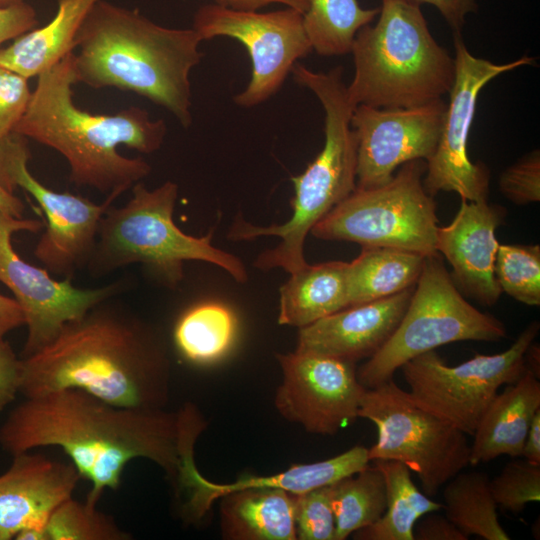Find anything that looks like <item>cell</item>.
Returning a JSON list of instances; mask_svg holds the SVG:
<instances>
[{
    "instance_id": "6da1fadb",
    "label": "cell",
    "mask_w": 540,
    "mask_h": 540,
    "mask_svg": "<svg viewBox=\"0 0 540 540\" xmlns=\"http://www.w3.org/2000/svg\"><path fill=\"white\" fill-rule=\"evenodd\" d=\"M206 425L190 403L175 412L128 408L64 389L26 398L0 428V444L13 455L60 447L90 481L85 502L96 506L106 489L119 488L124 468L136 458L158 465L176 491L184 469L195 462V443Z\"/></svg>"
},
{
    "instance_id": "7a4b0ae2",
    "label": "cell",
    "mask_w": 540,
    "mask_h": 540,
    "mask_svg": "<svg viewBox=\"0 0 540 540\" xmlns=\"http://www.w3.org/2000/svg\"><path fill=\"white\" fill-rule=\"evenodd\" d=\"M111 299L21 358L19 392L31 398L79 389L116 406L165 407L171 376L165 341L152 324Z\"/></svg>"
},
{
    "instance_id": "3957f363",
    "label": "cell",
    "mask_w": 540,
    "mask_h": 540,
    "mask_svg": "<svg viewBox=\"0 0 540 540\" xmlns=\"http://www.w3.org/2000/svg\"><path fill=\"white\" fill-rule=\"evenodd\" d=\"M74 52L37 77L27 109L14 128L60 153L69 165V180L106 195L124 193L151 172L142 158L125 157L119 145L150 154L159 150L167 134L163 119L154 120L140 107L114 114H93L73 100Z\"/></svg>"
},
{
    "instance_id": "277c9868",
    "label": "cell",
    "mask_w": 540,
    "mask_h": 540,
    "mask_svg": "<svg viewBox=\"0 0 540 540\" xmlns=\"http://www.w3.org/2000/svg\"><path fill=\"white\" fill-rule=\"evenodd\" d=\"M201 42L193 28L161 26L138 10L100 0L75 37L77 83L135 93L189 127L190 73L203 57Z\"/></svg>"
},
{
    "instance_id": "5b68a950",
    "label": "cell",
    "mask_w": 540,
    "mask_h": 540,
    "mask_svg": "<svg viewBox=\"0 0 540 540\" xmlns=\"http://www.w3.org/2000/svg\"><path fill=\"white\" fill-rule=\"evenodd\" d=\"M291 73L294 80L311 90L323 106V148L303 173L291 177L294 187L292 215L285 223L262 227L237 214L227 234L232 241L279 237L278 245L260 253L254 266L261 271L281 268L289 274L308 264L304 244L313 227L356 188L357 166V140L351 126L356 106L349 100L343 69L338 66L327 73L315 72L296 63Z\"/></svg>"
},
{
    "instance_id": "8992f818",
    "label": "cell",
    "mask_w": 540,
    "mask_h": 540,
    "mask_svg": "<svg viewBox=\"0 0 540 540\" xmlns=\"http://www.w3.org/2000/svg\"><path fill=\"white\" fill-rule=\"evenodd\" d=\"M378 20L353 42L354 77L347 86L354 106L410 108L442 99L455 79V62L427 25L420 4L382 0Z\"/></svg>"
},
{
    "instance_id": "52a82bcc",
    "label": "cell",
    "mask_w": 540,
    "mask_h": 540,
    "mask_svg": "<svg viewBox=\"0 0 540 540\" xmlns=\"http://www.w3.org/2000/svg\"><path fill=\"white\" fill-rule=\"evenodd\" d=\"M178 185L166 181L154 189L137 182L121 207L111 206L100 221L87 264L99 277L130 264H141L160 283L176 288L187 261H203L225 270L236 282L248 280L240 258L212 244L213 230L202 237L184 233L174 222Z\"/></svg>"
},
{
    "instance_id": "ba28073f",
    "label": "cell",
    "mask_w": 540,
    "mask_h": 540,
    "mask_svg": "<svg viewBox=\"0 0 540 540\" xmlns=\"http://www.w3.org/2000/svg\"><path fill=\"white\" fill-rule=\"evenodd\" d=\"M505 325L472 306L460 293L439 253L426 256L409 304L383 347L357 370L360 384L374 388L393 378L410 359L459 341H499Z\"/></svg>"
},
{
    "instance_id": "9c48e42d",
    "label": "cell",
    "mask_w": 540,
    "mask_h": 540,
    "mask_svg": "<svg viewBox=\"0 0 540 540\" xmlns=\"http://www.w3.org/2000/svg\"><path fill=\"white\" fill-rule=\"evenodd\" d=\"M425 172L426 162L413 160L385 184L356 187L310 233L321 240L397 248L425 257L438 253L436 203L424 188Z\"/></svg>"
},
{
    "instance_id": "30bf717a",
    "label": "cell",
    "mask_w": 540,
    "mask_h": 540,
    "mask_svg": "<svg viewBox=\"0 0 540 540\" xmlns=\"http://www.w3.org/2000/svg\"><path fill=\"white\" fill-rule=\"evenodd\" d=\"M358 417L377 428V441L368 448L369 461L404 464L417 474L429 497L469 465L467 435L420 406L393 378L365 388Z\"/></svg>"
},
{
    "instance_id": "8fae6325",
    "label": "cell",
    "mask_w": 540,
    "mask_h": 540,
    "mask_svg": "<svg viewBox=\"0 0 540 540\" xmlns=\"http://www.w3.org/2000/svg\"><path fill=\"white\" fill-rule=\"evenodd\" d=\"M531 322L505 351L476 354L456 366L447 365L434 351L416 356L400 368L412 398L422 407L472 436L503 385L514 383L525 371L524 355L539 332Z\"/></svg>"
},
{
    "instance_id": "7c38bea8",
    "label": "cell",
    "mask_w": 540,
    "mask_h": 540,
    "mask_svg": "<svg viewBox=\"0 0 540 540\" xmlns=\"http://www.w3.org/2000/svg\"><path fill=\"white\" fill-rule=\"evenodd\" d=\"M26 138L12 133L0 143V184L12 192L21 187L43 210L45 230L35 245L34 256L54 275L72 278L87 266L97 241L100 221L122 194L114 191L102 203L68 192H56L37 180L27 163Z\"/></svg>"
},
{
    "instance_id": "4fadbf2b",
    "label": "cell",
    "mask_w": 540,
    "mask_h": 540,
    "mask_svg": "<svg viewBox=\"0 0 540 540\" xmlns=\"http://www.w3.org/2000/svg\"><path fill=\"white\" fill-rule=\"evenodd\" d=\"M192 28L202 41L230 37L246 47L252 65L251 79L234 97L237 105L246 108L261 104L278 92L297 60L312 51L303 27V14L289 7L259 12L205 4L195 12Z\"/></svg>"
},
{
    "instance_id": "5bb4252c",
    "label": "cell",
    "mask_w": 540,
    "mask_h": 540,
    "mask_svg": "<svg viewBox=\"0 0 540 540\" xmlns=\"http://www.w3.org/2000/svg\"><path fill=\"white\" fill-rule=\"evenodd\" d=\"M455 79L449 91L442 131L433 155L426 161L425 190L455 192L467 201L488 200L489 171L483 163H472L467 141L477 98L482 88L502 73L531 65L534 58L523 56L512 62L496 64L472 55L461 33H454Z\"/></svg>"
},
{
    "instance_id": "9a60e30c",
    "label": "cell",
    "mask_w": 540,
    "mask_h": 540,
    "mask_svg": "<svg viewBox=\"0 0 540 540\" xmlns=\"http://www.w3.org/2000/svg\"><path fill=\"white\" fill-rule=\"evenodd\" d=\"M43 227L44 224L35 219L0 215V282L14 294L27 326L21 358L39 351L67 323L81 318L92 307L113 298L124 288L120 281L93 289L78 288L70 278L55 280L45 268L23 260L13 248V233H35Z\"/></svg>"
},
{
    "instance_id": "2e32d148",
    "label": "cell",
    "mask_w": 540,
    "mask_h": 540,
    "mask_svg": "<svg viewBox=\"0 0 540 540\" xmlns=\"http://www.w3.org/2000/svg\"><path fill=\"white\" fill-rule=\"evenodd\" d=\"M276 359L282 381L274 403L283 418L323 436L335 435L358 418L365 388L355 363L298 350L277 353Z\"/></svg>"
},
{
    "instance_id": "e0dca14e",
    "label": "cell",
    "mask_w": 540,
    "mask_h": 540,
    "mask_svg": "<svg viewBox=\"0 0 540 540\" xmlns=\"http://www.w3.org/2000/svg\"><path fill=\"white\" fill-rule=\"evenodd\" d=\"M446 108L442 99L410 108L357 105L351 117L357 140L356 187L380 186L399 166L427 161L437 147Z\"/></svg>"
},
{
    "instance_id": "ac0fdd59",
    "label": "cell",
    "mask_w": 540,
    "mask_h": 540,
    "mask_svg": "<svg viewBox=\"0 0 540 540\" xmlns=\"http://www.w3.org/2000/svg\"><path fill=\"white\" fill-rule=\"evenodd\" d=\"M13 456L0 476V540H47L49 517L72 497L81 476L72 463L42 454Z\"/></svg>"
},
{
    "instance_id": "d6986e66",
    "label": "cell",
    "mask_w": 540,
    "mask_h": 540,
    "mask_svg": "<svg viewBox=\"0 0 540 540\" xmlns=\"http://www.w3.org/2000/svg\"><path fill=\"white\" fill-rule=\"evenodd\" d=\"M505 216L501 205L461 199L450 224L437 229L436 250L450 263L455 285L485 306L497 303L502 293L494 274L500 245L495 233Z\"/></svg>"
},
{
    "instance_id": "ffe728a7",
    "label": "cell",
    "mask_w": 540,
    "mask_h": 540,
    "mask_svg": "<svg viewBox=\"0 0 540 540\" xmlns=\"http://www.w3.org/2000/svg\"><path fill=\"white\" fill-rule=\"evenodd\" d=\"M414 287L386 298L347 307L299 328L295 350L355 364L371 358L395 331Z\"/></svg>"
},
{
    "instance_id": "44dd1931",
    "label": "cell",
    "mask_w": 540,
    "mask_h": 540,
    "mask_svg": "<svg viewBox=\"0 0 540 540\" xmlns=\"http://www.w3.org/2000/svg\"><path fill=\"white\" fill-rule=\"evenodd\" d=\"M368 448L357 445L329 459L295 464L287 470L265 476H244L231 483H214L204 478L197 467L184 477L180 492H186L190 514L202 517L226 493L248 488H278L302 494L327 486L355 474L369 465Z\"/></svg>"
},
{
    "instance_id": "7402d4cb",
    "label": "cell",
    "mask_w": 540,
    "mask_h": 540,
    "mask_svg": "<svg viewBox=\"0 0 540 540\" xmlns=\"http://www.w3.org/2000/svg\"><path fill=\"white\" fill-rule=\"evenodd\" d=\"M540 410V382L530 370L497 393L481 417L470 445L469 465L502 455L521 457L535 414Z\"/></svg>"
},
{
    "instance_id": "603a6c76",
    "label": "cell",
    "mask_w": 540,
    "mask_h": 540,
    "mask_svg": "<svg viewBox=\"0 0 540 540\" xmlns=\"http://www.w3.org/2000/svg\"><path fill=\"white\" fill-rule=\"evenodd\" d=\"M218 500L224 539L297 540L294 494L278 488H248Z\"/></svg>"
},
{
    "instance_id": "cb8c5ba5",
    "label": "cell",
    "mask_w": 540,
    "mask_h": 540,
    "mask_svg": "<svg viewBox=\"0 0 540 540\" xmlns=\"http://www.w3.org/2000/svg\"><path fill=\"white\" fill-rule=\"evenodd\" d=\"M100 0H58L54 17L0 49V65L29 79L38 77L75 49L76 34L90 9Z\"/></svg>"
},
{
    "instance_id": "d4e9b609",
    "label": "cell",
    "mask_w": 540,
    "mask_h": 540,
    "mask_svg": "<svg viewBox=\"0 0 540 540\" xmlns=\"http://www.w3.org/2000/svg\"><path fill=\"white\" fill-rule=\"evenodd\" d=\"M347 307V262L307 264L279 289L278 323L302 328Z\"/></svg>"
},
{
    "instance_id": "484cf974",
    "label": "cell",
    "mask_w": 540,
    "mask_h": 540,
    "mask_svg": "<svg viewBox=\"0 0 540 540\" xmlns=\"http://www.w3.org/2000/svg\"><path fill=\"white\" fill-rule=\"evenodd\" d=\"M425 256L390 247H362L347 262L348 307L397 294L416 285Z\"/></svg>"
},
{
    "instance_id": "4316f807",
    "label": "cell",
    "mask_w": 540,
    "mask_h": 540,
    "mask_svg": "<svg viewBox=\"0 0 540 540\" xmlns=\"http://www.w3.org/2000/svg\"><path fill=\"white\" fill-rule=\"evenodd\" d=\"M386 485V509L382 517L370 526L354 532L356 540H414L417 521L443 508L421 492L414 484L411 470L392 460L374 461Z\"/></svg>"
},
{
    "instance_id": "83f0119b",
    "label": "cell",
    "mask_w": 540,
    "mask_h": 540,
    "mask_svg": "<svg viewBox=\"0 0 540 540\" xmlns=\"http://www.w3.org/2000/svg\"><path fill=\"white\" fill-rule=\"evenodd\" d=\"M445 516L468 538L509 540L500 524L490 478L483 471L459 472L444 487Z\"/></svg>"
},
{
    "instance_id": "f1b7e54d",
    "label": "cell",
    "mask_w": 540,
    "mask_h": 540,
    "mask_svg": "<svg viewBox=\"0 0 540 540\" xmlns=\"http://www.w3.org/2000/svg\"><path fill=\"white\" fill-rule=\"evenodd\" d=\"M237 330L233 311L219 302H203L188 308L174 328L179 352L189 361L205 364L222 357Z\"/></svg>"
},
{
    "instance_id": "f546056e",
    "label": "cell",
    "mask_w": 540,
    "mask_h": 540,
    "mask_svg": "<svg viewBox=\"0 0 540 540\" xmlns=\"http://www.w3.org/2000/svg\"><path fill=\"white\" fill-rule=\"evenodd\" d=\"M380 8H362L358 0H308L303 27L312 50L321 56L351 53L358 31Z\"/></svg>"
},
{
    "instance_id": "4dcf8cb0",
    "label": "cell",
    "mask_w": 540,
    "mask_h": 540,
    "mask_svg": "<svg viewBox=\"0 0 540 540\" xmlns=\"http://www.w3.org/2000/svg\"><path fill=\"white\" fill-rule=\"evenodd\" d=\"M335 515V540L377 522L386 509V485L379 468L368 465L361 471L331 484Z\"/></svg>"
},
{
    "instance_id": "1f68e13d",
    "label": "cell",
    "mask_w": 540,
    "mask_h": 540,
    "mask_svg": "<svg viewBox=\"0 0 540 540\" xmlns=\"http://www.w3.org/2000/svg\"><path fill=\"white\" fill-rule=\"evenodd\" d=\"M47 540H128L131 535L96 506L72 497L61 503L49 517Z\"/></svg>"
},
{
    "instance_id": "d6a6232c",
    "label": "cell",
    "mask_w": 540,
    "mask_h": 540,
    "mask_svg": "<svg viewBox=\"0 0 540 540\" xmlns=\"http://www.w3.org/2000/svg\"><path fill=\"white\" fill-rule=\"evenodd\" d=\"M494 274L502 292L526 305H540L539 245H499Z\"/></svg>"
},
{
    "instance_id": "836d02e7",
    "label": "cell",
    "mask_w": 540,
    "mask_h": 540,
    "mask_svg": "<svg viewBox=\"0 0 540 540\" xmlns=\"http://www.w3.org/2000/svg\"><path fill=\"white\" fill-rule=\"evenodd\" d=\"M490 489L497 506L518 514L540 500V465L525 459L510 461L490 480Z\"/></svg>"
},
{
    "instance_id": "e575fe53",
    "label": "cell",
    "mask_w": 540,
    "mask_h": 540,
    "mask_svg": "<svg viewBox=\"0 0 540 540\" xmlns=\"http://www.w3.org/2000/svg\"><path fill=\"white\" fill-rule=\"evenodd\" d=\"M294 519L298 540H335V515L331 486L294 494Z\"/></svg>"
},
{
    "instance_id": "d590c367",
    "label": "cell",
    "mask_w": 540,
    "mask_h": 540,
    "mask_svg": "<svg viewBox=\"0 0 540 540\" xmlns=\"http://www.w3.org/2000/svg\"><path fill=\"white\" fill-rule=\"evenodd\" d=\"M501 193L516 205L540 200V151L533 150L505 169L499 178Z\"/></svg>"
},
{
    "instance_id": "8d00e7d4",
    "label": "cell",
    "mask_w": 540,
    "mask_h": 540,
    "mask_svg": "<svg viewBox=\"0 0 540 540\" xmlns=\"http://www.w3.org/2000/svg\"><path fill=\"white\" fill-rule=\"evenodd\" d=\"M31 93L27 78L0 65V143L13 133Z\"/></svg>"
},
{
    "instance_id": "74e56055",
    "label": "cell",
    "mask_w": 540,
    "mask_h": 540,
    "mask_svg": "<svg viewBox=\"0 0 540 540\" xmlns=\"http://www.w3.org/2000/svg\"><path fill=\"white\" fill-rule=\"evenodd\" d=\"M38 25L37 12L24 2L0 7V45Z\"/></svg>"
},
{
    "instance_id": "f35d334b",
    "label": "cell",
    "mask_w": 540,
    "mask_h": 540,
    "mask_svg": "<svg viewBox=\"0 0 540 540\" xmlns=\"http://www.w3.org/2000/svg\"><path fill=\"white\" fill-rule=\"evenodd\" d=\"M21 358L4 338H0V412L11 403L20 389Z\"/></svg>"
},
{
    "instance_id": "ab89813d",
    "label": "cell",
    "mask_w": 540,
    "mask_h": 540,
    "mask_svg": "<svg viewBox=\"0 0 540 540\" xmlns=\"http://www.w3.org/2000/svg\"><path fill=\"white\" fill-rule=\"evenodd\" d=\"M414 540H467L446 516L431 514L421 517L413 529Z\"/></svg>"
},
{
    "instance_id": "60d3db41",
    "label": "cell",
    "mask_w": 540,
    "mask_h": 540,
    "mask_svg": "<svg viewBox=\"0 0 540 540\" xmlns=\"http://www.w3.org/2000/svg\"><path fill=\"white\" fill-rule=\"evenodd\" d=\"M434 6L454 33H461L468 14L478 8L477 0H411Z\"/></svg>"
},
{
    "instance_id": "b9f144b4",
    "label": "cell",
    "mask_w": 540,
    "mask_h": 540,
    "mask_svg": "<svg viewBox=\"0 0 540 540\" xmlns=\"http://www.w3.org/2000/svg\"><path fill=\"white\" fill-rule=\"evenodd\" d=\"M214 4L238 11H259L271 4H282L304 14L308 0H213Z\"/></svg>"
},
{
    "instance_id": "7bdbcfd3",
    "label": "cell",
    "mask_w": 540,
    "mask_h": 540,
    "mask_svg": "<svg viewBox=\"0 0 540 540\" xmlns=\"http://www.w3.org/2000/svg\"><path fill=\"white\" fill-rule=\"evenodd\" d=\"M22 325H25V317L18 302L0 294V338Z\"/></svg>"
},
{
    "instance_id": "ee69618b",
    "label": "cell",
    "mask_w": 540,
    "mask_h": 540,
    "mask_svg": "<svg viewBox=\"0 0 540 540\" xmlns=\"http://www.w3.org/2000/svg\"><path fill=\"white\" fill-rule=\"evenodd\" d=\"M521 456L530 463L540 465V410L533 417Z\"/></svg>"
},
{
    "instance_id": "f6af8a7d",
    "label": "cell",
    "mask_w": 540,
    "mask_h": 540,
    "mask_svg": "<svg viewBox=\"0 0 540 540\" xmlns=\"http://www.w3.org/2000/svg\"><path fill=\"white\" fill-rule=\"evenodd\" d=\"M23 202L0 184V215L22 218Z\"/></svg>"
},
{
    "instance_id": "bcb514c9",
    "label": "cell",
    "mask_w": 540,
    "mask_h": 540,
    "mask_svg": "<svg viewBox=\"0 0 540 540\" xmlns=\"http://www.w3.org/2000/svg\"><path fill=\"white\" fill-rule=\"evenodd\" d=\"M525 368L530 370L536 377L540 376V348L534 341L527 348L524 355Z\"/></svg>"
},
{
    "instance_id": "7dc6e473",
    "label": "cell",
    "mask_w": 540,
    "mask_h": 540,
    "mask_svg": "<svg viewBox=\"0 0 540 540\" xmlns=\"http://www.w3.org/2000/svg\"><path fill=\"white\" fill-rule=\"evenodd\" d=\"M24 1L25 0H0V7L17 4V3H20V2H24Z\"/></svg>"
}]
</instances>
